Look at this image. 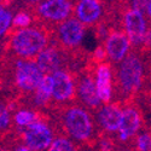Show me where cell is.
<instances>
[{
  "instance_id": "obj_1",
  "label": "cell",
  "mask_w": 151,
  "mask_h": 151,
  "mask_svg": "<svg viewBox=\"0 0 151 151\" xmlns=\"http://www.w3.org/2000/svg\"><path fill=\"white\" fill-rule=\"evenodd\" d=\"M115 83L117 94L123 97L124 100L131 99L144 81V64L140 57L134 51L128 53L117 68L115 69Z\"/></svg>"
},
{
  "instance_id": "obj_2",
  "label": "cell",
  "mask_w": 151,
  "mask_h": 151,
  "mask_svg": "<svg viewBox=\"0 0 151 151\" xmlns=\"http://www.w3.org/2000/svg\"><path fill=\"white\" fill-rule=\"evenodd\" d=\"M10 44L17 56L30 59L37 57V55L47 47V36L37 28L18 29L12 35Z\"/></svg>"
},
{
  "instance_id": "obj_3",
  "label": "cell",
  "mask_w": 151,
  "mask_h": 151,
  "mask_svg": "<svg viewBox=\"0 0 151 151\" xmlns=\"http://www.w3.org/2000/svg\"><path fill=\"white\" fill-rule=\"evenodd\" d=\"M62 119L65 132L73 139L79 142L91 139L94 126L88 111L79 106H71L64 111Z\"/></svg>"
},
{
  "instance_id": "obj_4",
  "label": "cell",
  "mask_w": 151,
  "mask_h": 151,
  "mask_svg": "<svg viewBox=\"0 0 151 151\" xmlns=\"http://www.w3.org/2000/svg\"><path fill=\"white\" fill-rule=\"evenodd\" d=\"M45 76L35 60L19 59L15 65V81L19 90L32 92L39 87L42 78Z\"/></svg>"
},
{
  "instance_id": "obj_5",
  "label": "cell",
  "mask_w": 151,
  "mask_h": 151,
  "mask_svg": "<svg viewBox=\"0 0 151 151\" xmlns=\"http://www.w3.org/2000/svg\"><path fill=\"white\" fill-rule=\"evenodd\" d=\"M122 22L124 33L128 35L131 44L137 48H142L149 28L144 14L140 10L127 7L122 15Z\"/></svg>"
},
{
  "instance_id": "obj_6",
  "label": "cell",
  "mask_w": 151,
  "mask_h": 151,
  "mask_svg": "<svg viewBox=\"0 0 151 151\" xmlns=\"http://www.w3.org/2000/svg\"><path fill=\"white\" fill-rule=\"evenodd\" d=\"M23 140L26 146L33 151L48 150L53 139V133L50 126L42 121H36L23 129Z\"/></svg>"
},
{
  "instance_id": "obj_7",
  "label": "cell",
  "mask_w": 151,
  "mask_h": 151,
  "mask_svg": "<svg viewBox=\"0 0 151 151\" xmlns=\"http://www.w3.org/2000/svg\"><path fill=\"white\" fill-rule=\"evenodd\" d=\"M73 7L74 3L68 0H46L37 4L36 12L41 18L48 22L62 23L70 18Z\"/></svg>"
},
{
  "instance_id": "obj_8",
  "label": "cell",
  "mask_w": 151,
  "mask_h": 151,
  "mask_svg": "<svg viewBox=\"0 0 151 151\" xmlns=\"http://www.w3.org/2000/svg\"><path fill=\"white\" fill-rule=\"evenodd\" d=\"M85 26L78 18H68L58 24L57 37L60 44L67 48L78 47L85 37Z\"/></svg>"
},
{
  "instance_id": "obj_9",
  "label": "cell",
  "mask_w": 151,
  "mask_h": 151,
  "mask_svg": "<svg viewBox=\"0 0 151 151\" xmlns=\"http://www.w3.org/2000/svg\"><path fill=\"white\" fill-rule=\"evenodd\" d=\"M108 58L112 63H120L128 56L131 41L128 35L122 30H111L104 41Z\"/></svg>"
},
{
  "instance_id": "obj_10",
  "label": "cell",
  "mask_w": 151,
  "mask_h": 151,
  "mask_svg": "<svg viewBox=\"0 0 151 151\" xmlns=\"http://www.w3.org/2000/svg\"><path fill=\"white\" fill-rule=\"evenodd\" d=\"M76 93L82 104L87 108L93 110H99L102 108V100L99 98L96 80L92 78V75L83 74L76 79Z\"/></svg>"
},
{
  "instance_id": "obj_11",
  "label": "cell",
  "mask_w": 151,
  "mask_h": 151,
  "mask_svg": "<svg viewBox=\"0 0 151 151\" xmlns=\"http://www.w3.org/2000/svg\"><path fill=\"white\" fill-rule=\"evenodd\" d=\"M142 112L134 105H127L122 111V120L119 129V138L122 142H127L137 135L142 128Z\"/></svg>"
},
{
  "instance_id": "obj_12",
  "label": "cell",
  "mask_w": 151,
  "mask_h": 151,
  "mask_svg": "<svg viewBox=\"0 0 151 151\" xmlns=\"http://www.w3.org/2000/svg\"><path fill=\"white\" fill-rule=\"evenodd\" d=\"M122 111L123 109H121L117 103L105 104L97 111V122L106 132H119L122 120Z\"/></svg>"
},
{
  "instance_id": "obj_13",
  "label": "cell",
  "mask_w": 151,
  "mask_h": 151,
  "mask_svg": "<svg viewBox=\"0 0 151 151\" xmlns=\"http://www.w3.org/2000/svg\"><path fill=\"white\" fill-rule=\"evenodd\" d=\"M35 62L44 75H52L59 70H64L62 69V67L64 65V56L55 46H47L44 51L37 55Z\"/></svg>"
},
{
  "instance_id": "obj_14",
  "label": "cell",
  "mask_w": 151,
  "mask_h": 151,
  "mask_svg": "<svg viewBox=\"0 0 151 151\" xmlns=\"http://www.w3.org/2000/svg\"><path fill=\"white\" fill-rule=\"evenodd\" d=\"M96 86L99 94V98L104 104H110L112 97V70L109 63H100L96 69Z\"/></svg>"
},
{
  "instance_id": "obj_15",
  "label": "cell",
  "mask_w": 151,
  "mask_h": 151,
  "mask_svg": "<svg viewBox=\"0 0 151 151\" xmlns=\"http://www.w3.org/2000/svg\"><path fill=\"white\" fill-rule=\"evenodd\" d=\"M53 79V94L52 98L56 102H65L74 97L76 91L75 82L71 75L65 70H59L52 74Z\"/></svg>"
},
{
  "instance_id": "obj_16",
  "label": "cell",
  "mask_w": 151,
  "mask_h": 151,
  "mask_svg": "<svg viewBox=\"0 0 151 151\" xmlns=\"http://www.w3.org/2000/svg\"><path fill=\"white\" fill-rule=\"evenodd\" d=\"M75 17L83 24L97 23L103 14L102 3L97 0H80L74 7Z\"/></svg>"
},
{
  "instance_id": "obj_17",
  "label": "cell",
  "mask_w": 151,
  "mask_h": 151,
  "mask_svg": "<svg viewBox=\"0 0 151 151\" xmlns=\"http://www.w3.org/2000/svg\"><path fill=\"white\" fill-rule=\"evenodd\" d=\"M53 94V79L52 75H45L39 87L35 90L33 96V102L37 106H42L50 103Z\"/></svg>"
},
{
  "instance_id": "obj_18",
  "label": "cell",
  "mask_w": 151,
  "mask_h": 151,
  "mask_svg": "<svg viewBox=\"0 0 151 151\" xmlns=\"http://www.w3.org/2000/svg\"><path fill=\"white\" fill-rule=\"evenodd\" d=\"M15 123L18 127H24L27 128L28 126L35 123L36 121H40L39 116H37L36 112L32 111V110H19L15 114Z\"/></svg>"
},
{
  "instance_id": "obj_19",
  "label": "cell",
  "mask_w": 151,
  "mask_h": 151,
  "mask_svg": "<svg viewBox=\"0 0 151 151\" xmlns=\"http://www.w3.org/2000/svg\"><path fill=\"white\" fill-rule=\"evenodd\" d=\"M47 151H76V149L71 139L65 137H58L55 138Z\"/></svg>"
},
{
  "instance_id": "obj_20",
  "label": "cell",
  "mask_w": 151,
  "mask_h": 151,
  "mask_svg": "<svg viewBox=\"0 0 151 151\" xmlns=\"http://www.w3.org/2000/svg\"><path fill=\"white\" fill-rule=\"evenodd\" d=\"M137 151H151V131H144L135 135Z\"/></svg>"
},
{
  "instance_id": "obj_21",
  "label": "cell",
  "mask_w": 151,
  "mask_h": 151,
  "mask_svg": "<svg viewBox=\"0 0 151 151\" xmlns=\"http://www.w3.org/2000/svg\"><path fill=\"white\" fill-rule=\"evenodd\" d=\"M12 21H14L12 14L7 9L0 5V36H3L5 33H7L12 24Z\"/></svg>"
},
{
  "instance_id": "obj_22",
  "label": "cell",
  "mask_w": 151,
  "mask_h": 151,
  "mask_svg": "<svg viewBox=\"0 0 151 151\" xmlns=\"http://www.w3.org/2000/svg\"><path fill=\"white\" fill-rule=\"evenodd\" d=\"M30 23H32V16L26 11H19L14 16L12 26L18 29H26V28H29Z\"/></svg>"
},
{
  "instance_id": "obj_23",
  "label": "cell",
  "mask_w": 151,
  "mask_h": 151,
  "mask_svg": "<svg viewBox=\"0 0 151 151\" xmlns=\"http://www.w3.org/2000/svg\"><path fill=\"white\" fill-rule=\"evenodd\" d=\"M10 124V111L4 104L0 103V129H5Z\"/></svg>"
},
{
  "instance_id": "obj_24",
  "label": "cell",
  "mask_w": 151,
  "mask_h": 151,
  "mask_svg": "<svg viewBox=\"0 0 151 151\" xmlns=\"http://www.w3.org/2000/svg\"><path fill=\"white\" fill-rule=\"evenodd\" d=\"M106 57H108V55H106L104 45H98L93 50V59L98 63V64H100V63H104V59Z\"/></svg>"
},
{
  "instance_id": "obj_25",
  "label": "cell",
  "mask_w": 151,
  "mask_h": 151,
  "mask_svg": "<svg viewBox=\"0 0 151 151\" xmlns=\"http://www.w3.org/2000/svg\"><path fill=\"white\" fill-rule=\"evenodd\" d=\"M100 151H111L112 150V142L108 138H104L103 140H100L99 143Z\"/></svg>"
},
{
  "instance_id": "obj_26",
  "label": "cell",
  "mask_w": 151,
  "mask_h": 151,
  "mask_svg": "<svg viewBox=\"0 0 151 151\" xmlns=\"http://www.w3.org/2000/svg\"><path fill=\"white\" fill-rule=\"evenodd\" d=\"M143 14H145L147 16V18L150 19V22H151V0L145 1V6L143 9Z\"/></svg>"
},
{
  "instance_id": "obj_27",
  "label": "cell",
  "mask_w": 151,
  "mask_h": 151,
  "mask_svg": "<svg viewBox=\"0 0 151 151\" xmlns=\"http://www.w3.org/2000/svg\"><path fill=\"white\" fill-rule=\"evenodd\" d=\"M16 151H33V150H30L28 146H26V145H19L18 147H16Z\"/></svg>"
},
{
  "instance_id": "obj_28",
  "label": "cell",
  "mask_w": 151,
  "mask_h": 151,
  "mask_svg": "<svg viewBox=\"0 0 151 151\" xmlns=\"http://www.w3.org/2000/svg\"><path fill=\"white\" fill-rule=\"evenodd\" d=\"M0 151H7V150H5V149H3V147H0Z\"/></svg>"
}]
</instances>
